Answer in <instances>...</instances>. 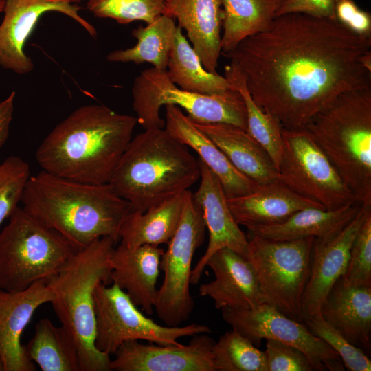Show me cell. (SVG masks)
Returning <instances> with one entry per match:
<instances>
[{
    "instance_id": "cell-39",
    "label": "cell",
    "mask_w": 371,
    "mask_h": 371,
    "mask_svg": "<svg viewBox=\"0 0 371 371\" xmlns=\"http://www.w3.org/2000/svg\"><path fill=\"white\" fill-rule=\"evenodd\" d=\"M336 20L353 33L371 37V16L360 9L353 0H336Z\"/></svg>"
},
{
    "instance_id": "cell-1",
    "label": "cell",
    "mask_w": 371,
    "mask_h": 371,
    "mask_svg": "<svg viewBox=\"0 0 371 371\" xmlns=\"http://www.w3.org/2000/svg\"><path fill=\"white\" fill-rule=\"evenodd\" d=\"M223 56L241 71L254 102L285 129H304L344 92L371 89V37L335 19L276 16Z\"/></svg>"
},
{
    "instance_id": "cell-31",
    "label": "cell",
    "mask_w": 371,
    "mask_h": 371,
    "mask_svg": "<svg viewBox=\"0 0 371 371\" xmlns=\"http://www.w3.org/2000/svg\"><path fill=\"white\" fill-rule=\"evenodd\" d=\"M223 10L221 55L245 38L266 28L276 17L281 0H221Z\"/></svg>"
},
{
    "instance_id": "cell-37",
    "label": "cell",
    "mask_w": 371,
    "mask_h": 371,
    "mask_svg": "<svg viewBox=\"0 0 371 371\" xmlns=\"http://www.w3.org/2000/svg\"><path fill=\"white\" fill-rule=\"evenodd\" d=\"M343 283L352 286H371V214L359 228L350 247Z\"/></svg>"
},
{
    "instance_id": "cell-23",
    "label": "cell",
    "mask_w": 371,
    "mask_h": 371,
    "mask_svg": "<svg viewBox=\"0 0 371 371\" xmlns=\"http://www.w3.org/2000/svg\"><path fill=\"white\" fill-rule=\"evenodd\" d=\"M227 203L236 222L246 228L280 223L306 207L324 209L279 181L258 185L249 194L227 198Z\"/></svg>"
},
{
    "instance_id": "cell-5",
    "label": "cell",
    "mask_w": 371,
    "mask_h": 371,
    "mask_svg": "<svg viewBox=\"0 0 371 371\" xmlns=\"http://www.w3.org/2000/svg\"><path fill=\"white\" fill-rule=\"evenodd\" d=\"M117 241L99 238L77 251L58 273L47 280L56 315L74 339L80 371H111L110 355L95 346L94 293L111 282L110 258Z\"/></svg>"
},
{
    "instance_id": "cell-10",
    "label": "cell",
    "mask_w": 371,
    "mask_h": 371,
    "mask_svg": "<svg viewBox=\"0 0 371 371\" xmlns=\"http://www.w3.org/2000/svg\"><path fill=\"white\" fill-rule=\"evenodd\" d=\"M95 346L114 354L125 341L145 340L159 345H177L178 339L211 333L203 324L169 326L158 324L141 312L127 293L115 284H100L94 293Z\"/></svg>"
},
{
    "instance_id": "cell-9",
    "label": "cell",
    "mask_w": 371,
    "mask_h": 371,
    "mask_svg": "<svg viewBox=\"0 0 371 371\" xmlns=\"http://www.w3.org/2000/svg\"><path fill=\"white\" fill-rule=\"evenodd\" d=\"M248 260L259 282L263 302L302 322L315 237L274 241L248 232Z\"/></svg>"
},
{
    "instance_id": "cell-32",
    "label": "cell",
    "mask_w": 371,
    "mask_h": 371,
    "mask_svg": "<svg viewBox=\"0 0 371 371\" xmlns=\"http://www.w3.org/2000/svg\"><path fill=\"white\" fill-rule=\"evenodd\" d=\"M224 76L243 97L247 113V131L267 153L278 170L283 152L281 124L254 102L243 73L234 63L231 61L225 67Z\"/></svg>"
},
{
    "instance_id": "cell-38",
    "label": "cell",
    "mask_w": 371,
    "mask_h": 371,
    "mask_svg": "<svg viewBox=\"0 0 371 371\" xmlns=\"http://www.w3.org/2000/svg\"><path fill=\"white\" fill-rule=\"evenodd\" d=\"M268 371H313L308 356L300 349L273 339H267L264 351Z\"/></svg>"
},
{
    "instance_id": "cell-22",
    "label": "cell",
    "mask_w": 371,
    "mask_h": 371,
    "mask_svg": "<svg viewBox=\"0 0 371 371\" xmlns=\"http://www.w3.org/2000/svg\"><path fill=\"white\" fill-rule=\"evenodd\" d=\"M165 129L177 140L192 148L218 179L226 198L243 196L258 184L239 172L216 144L181 109L166 105Z\"/></svg>"
},
{
    "instance_id": "cell-41",
    "label": "cell",
    "mask_w": 371,
    "mask_h": 371,
    "mask_svg": "<svg viewBox=\"0 0 371 371\" xmlns=\"http://www.w3.org/2000/svg\"><path fill=\"white\" fill-rule=\"evenodd\" d=\"M16 92L12 91L0 102V148L6 142L14 110Z\"/></svg>"
},
{
    "instance_id": "cell-6",
    "label": "cell",
    "mask_w": 371,
    "mask_h": 371,
    "mask_svg": "<svg viewBox=\"0 0 371 371\" xmlns=\"http://www.w3.org/2000/svg\"><path fill=\"white\" fill-rule=\"evenodd\" d=\"M304 129L356 202L371 205V89L340 94Z\"/></svg>"
},
{
    "instance_id": "cell-30",
    "label": "cell",
    "mask_w": 371,
    "mask_h": 371,
    "mask_svg": "<svg viewBox=\"0 0 371 371\" xmlns=\"http://www.w3.org/2000/svg\"><path fill=\"white\" fill-rule=\"evenodd\" d=\"M29 359L43 371H80L76 342L63 326L43 318L25 346Z\"/></svg>"
},
{
    "instance_id": "cell-27",
    "label": "cell",
    "mask_w": 371,
    "mask_h": 371,
    "mask_svg": "<svg viewBox=\"0 0 371 371\" xmlns=\"http://www.w3.org/2000/svg\"><path fill=\"white\" fill-rule=\"evenodd\" d=\"M360 205L354 203L336 210L306 207L297 211L280 223L247 229L251 234L274 241L315 238L346 224L356 215Z\"/></svg>"
},
{
    "instance_id": "cell-15",
    "label": "cell",
    "mask_w": 371,
    "mask_h": 371,
    "mask_svg": "<svg viewBox=\"0 0 371 371\" xmlns=\"http://www.w3.org/2000/svg\"><path fill=\"white\" fill-rule=\"evenodd\" d=\"M79 10L77 5L70 3L5 0L4 17L0 24V66L21 75L33 70V62L25 52V43L39 19L49 12L67 15L95 38V28L79 14Z\"/></svg>"
},
{
    "instance_id": "cell-40",
    "label": "cell",
    "mask_w": 371,
    "mask_h": 371,
    "mask_svg": "<svg viewBox=\"0 0 371 371\" xmlns=\"http://www.w3.org/2000/svg\"><path fill=\"white\" fill-rule=\"evenodd\" d=\"M336 0H281L276 16L289 13H303L335 19Z\"/></svg>"
},
{
    "instance_id": "cell-3",
    "label": "cell",
    "mask_w": 371,
    "mask_h": 371,
    "mask_svg": "<svg viewBox=\"0 0 371 371\" xmlns=\"http://www.w3.org/2000/svg\"><path fill=\"white\" fill-rule=\"evenodd\" d=\"M21 203L24 210L58 232L76 251L104 236L117 242L124 219L134 210L109 183L80 182L45 170L30 177Z\"/></svg>"
},
{
    "instance_id": "cell-16",
    "label": "cell",
    "mask_w": 371,
    "mask_h": 371,
    "mask_svg": "<svg viewBox=\"0 0 371 371\" xmlns=\"http://www.w3.org/2000/svg\"><path fill=\"white\" fill-rule=\"evenodd\" d=\"M206 333L192 336L188 345L124 342L114 353L111 369L115 371H216L212 347Z\"/></svg>"
},
{
    "instance_id": "cell-2",
    "label": "cell",
    "mask_w": 371,
    "mask_h": 371,
    "mask_svg": "<svg viewBox=\"0 0 371 371\" xmlns=\"http://www.w3.org/2000/svg\"><path fill=\"white\" fill-rule=\"evenodd\" d=\"M137 124L136 117L103 104L80 106L46 136L36 159L43 170L54 175L109 183Z\"/></svg>"
},
{
    "instance_id": "cell-13",
    "label": "cell",
    "mask_w": 371,
    "mask_h": 371,
    "mask_svg": "<svg viewBox=\"0 0 371 371\" xmlns=\"http://www.w3.org/2000/svg\"><path fill=\"white\" fill-rule=\"evenodd\" d=\"M223 319L257 347L265 339L277 340L304 352L315 370L344 371L339 355L324 341L313 335L300 322L263 303L250 309H221Z\"/></svg>"
},
{
    "instance_id": "cell-25",
    "label": "cell",
    "mask_w": 371,
    "mask_h": 371,
    "mask_svg": "<svg viewBox=\"0 0 371 371\" xmlns=\"http://www.w3.org/2000/svg\"><path fill=\"white\" fill-rule=\"evenodd\" d=\"M192 122L216 144L239 172L256 184L278 181V172L271 157L247 131L226 123Z\"/></svg>"
},
{
    "instance_id": "cell-20",
    "label": "cell",
    "mask_w": 371,
    "mask_h": 371,
    "mask_svg": "<svg viewBox=\"0 0 371 371\" xmlns=\"http://www.w3.org/2000/svg\"><path fill=\"white\" fill-rule=\"evenodd\" d=\"M162 14L177 21V26L186 30L204 68L218 74L223 20L222 1L165 0Z\"/></svg>"
},
{
    "instance_id": "cell-43",
    "label": "cell",
    "mask_w": 371,
    "mask_h": 371,
    "mask_svg": "<svg viewBox=\"0 0 371 371\" xmlns=\"http://www.w3.org/2000/svg\"><path fill=\"white\" fill-rule=\"evenodd\" d=\"M5 5V0H0V13L3 12Z\"/></svg>"
},
{
    "instance_id": "cell-42",
    "label": "cell",
    "mask_w": 371,
    "mask_h": 371,
    "mask_svg": "<svg viewBox=\"0 0 371 371\" xmlns=\"http://www.w3.org/2000/svg\"><path fill=\"white\" fill-rule=\"evenodd\" d=\"M41 1L45 2H49V3H78L81 0H38Z\"/></svg>"
},
{
    "instance_id": "cell-44",
    "label": "cell",
    "mask_w": 371,
    "mask_h": 371,
    "mask_svg": "<svg viewBox=\"0 0 371 371\" xmlns=\"http://www.w3.org/2000/svg\"><path fill=\"white\" fill-rule=\"evenodd\" d=\"M0 371H5L4 364L1 357H0Z\"/></svg>"
},
{
    "instance_id": "cell-29",
    "label": "cell",
    "mask_w": 371,
    "mask_h": 371,
    "mask_svg": "<svg viewBox=\"0 0 371 371\" xmlns=\"http://www.w3.org/2000/svg\"><path fill=\"white\" fill-rule=\"evenodd\" d=\"M175 20L161 14L146 26L133 29L137 43L132 47L111 52L106 59L113 63H149L159 69L166 70L173 45L176 29Z\"/></svg>"
},
{
    "instance_id": "cell-11",
    "label": "cell",
    "mask_w": 371,
    "mask_h": 371,
    "mask_svg": "<svg viewBox=\"0 0 371 371\" xmlns=\"http://www.w3.org/2000/svg\"><path fill=\"white\" fill-rule=\"evenodd\" d=\"M205 227L202 210L188 190L179 227L160 262L164 277L157 290L155 309L166 326H180L193 311L194 302L190 292L192 262L195 251L203 243Z\"/></svg>"
},
{
    "instance_id": "cell-18",
    "label": "cell",
    "mask_w": 371,
    "mask_h": 371,
    "mask_svg": "<svg viewBox=\"0 0 371 371\" xmlns=\"http://www.w3.org/2000/svg\"><path fill=\"white\" fill-rule=\"evenodd\" d=\"M52 298L47 280H38L21 291L0 289V357L5 371L36 370L21 337L35 311Z\"/></svg>"
},
{
    "instance_id": "cell-21",
    "label": "cell",
    "mask_w": 371,
    "mask_h": 371,
    "mask_svg": "<svg viewBox=\"0 0 371 371\" xmlns=\"http://www.w3.org/2000/svg\"><path fill=\"white\" fill-rule=\"evenodd\" d=\"M164 251L159 246L143 245L128 248L120 244L110 258L111 282L124 291L147 315H151L155 308Z\"/></svg>"
},
{
    "instance_id": "cell-33",
    "label": "cell",
    "mask_w": 371,
    "mask_h": 371,
    "mask_svg": "<svg viewBox=\"0 0 371 371\" xmlns=\"http://www.w3.org/2000/svg\"><path fill=\"white\" fill-rule=\"evenodd\" d=\"M212 356L216 371H268L265 352L233 328L215 341Z\"/></svg>"
},
{
    "instance_id": "cell-7",
    "label": "cell",
    "mask_w": 371,
    "mask_h": 371,
    "mask_svg": "<svg viewBox=\"0 0 371 371\" xmlns=\"http://www.w3.org/2000/svg\"><path fill=\"white\" fill-rule=\"evenodd\" d=\"M76 251L58 232L18 207L0 233V289L21 291L49 280Z\"/></svg>"
},
{
    "instance_id": "cell-19",
    "label": "cell",
    "mask_w": 371,
    "mask_h": 371,
    "mask_svg": "<svg viewBox=\"0 0 371 371\" xmlns=\"http://www.w3.org/2000/svg\"><path fill=\"white\" fill-rule=\"evenodd\" d=\"M214 280L202 284L199 295L214 301L216 309H250L263 304L258 279L250 261L225 247L207 260Z\"/></svg>"
},
{
    "instance_id": "cell-24",
    "label": "cell",
    "mask_w": 371,
    "mask_h": 371,
    "mask_svg": "<svg viewBox=\"0 0 371 371\" xmlns=\"http://www.w3.org/2000/svg\"><path fill=\"white\" fill-rule=\"evenodd\" d=\"M319 313L350 344L364 352L370 351L371 286H347L339 278L328 292Z\"/></svg>"
},
{
    "instance_id": "cell-28",
    "label": "cell",
    "mask_w": 371,
    "mask_h": 371,
    "mask_svg": "<svg viewBox=\"0 0 371 371\" xmlns=\"http://www.w3.org/2000/svg\"><path fill=\"white\" fill-rule=\"evenodd\" d=\"M166 72L170 80L183 90L205 95H222L234 87L225 76L212 74L203 66L182 29L177 27Z\"/></svg>"
},
{
    "instance_id": "cell-14",
    "label": "cell",
    "mask_w": 371,
    "mask_h": 371,
    "mask_svg": "<svg viewBox=\"0 0 371 371\" xmlns=\"http://www.w3.org/2000/svg\"><path fill=\"white\" fill-rule=\"evenodd\" d=\"M370 214L371 205L362 204L356 215L346 224L315 238L310 274L302 305V322L319 313L330 289L344 273L352 242Z\"/></svg>"
},
{
    "instance_id": "cell-12",
    "label": "cell",
    "mask_w": 371,
    "mask_h": 371,
    "mask_svg": "<svg viewBox=\"0 0 371 371\" xmlns=\"http://www.w3.org/2000/svg\"><path fill=\"white\" fill-rule=\"evenodd\" d=\"M283 152L278 179L326 210L357 203L352 192L324 153L304 128H282Z\"/></svg>"
},
{
    "instance_id": "cell-35",
    "label": "cell",
    "mask_w": 371,
    "mask_h": 371,
    "mask_svg": "<svg viewBox=\"0 0 371 371\" xmlns=\"http://www.w3.org/2000/svg\"><path fill=\"white\" fill-rule=\"evenodd\" d=\"M302 323L313 335L324 341L339 355L345 368L350 371L371 370V361L366 353L350 344L319 313Z\"/></svg>"
},
{
    "instance_id": "cell-26",
    "label": "cell",
    "mask_w": 371,
    "mask_h": 371,
    "mask_svg": "<svg viewBox=\"0 0 371 371\" xmlns=\"http://www.w3.org/2000/svg\"><path fill=\"white\" fill-rule=\"evenodd\" d=\"M188 190L144 212L135 210L124 219L119 234L120 245L134 248L143 245L168 244L181 221Z\"/></svg>"
},
{
    "instance_id": "cell-4",
    "label": "cell",
    "mask_w": 371,
    "mask_h": 371,
    "mask_svg": "<svg viewBox=\"0 0 371 371\" xmlns=\"http://www.w3.org/2000/svg\"><path fill=\"white\" fill-rule=\"evenodd\" d=\"M198 159L165 128L132 138L109 184L134 210L144 212L186 190L200 179Z\"/></svg>"
},
{
    "instance_id": "cell-36",
    "label": "cell",
    "mask_w": 371,
    "mask_h": 371,
    "mask_svg": "<svg viewBox=\"0 0 371 371\" xmlns=\"http://www.w3.org/2000/svg\"><path fill=\"white\" fill-rule=\"evenodd\" d=\"M30 176L28 164L18 156L0 164V225L19 207Z\"/></svg>"
},
{
    "instance_id": "cell-34",
    "label": "cell",
    "mask_w": 371,
    "mask_h": 371,
    "mask_svg": "<svg viewBox=\"0 0 371 371\" xmlns=\"http://www.w3.org/2000/svg\"><path fill=\"white\" fill-rule=\"evenodd\" d=\"M165 0H87V9L95 16L120 24L141 21L152 23L162 14Z\"/></svg>"
},
{
    "instance_id": "cell-17",
    "label": "cell",
    "mask_w": 371,
    "mask_h": 371,
    "mask_svg": "<svg viewBox=\"0 0 371 371\" xmlns=\"http://www.w3.org/2000/svg\"><path fill=\"white\" fill-rule=\"evenodd\" d=\"M200 184L192 194L201 207L209 242L204 254L192 270L190 282L199 283L209 258L218 249L229 248L248 259L249 244L247 236L236 222L227 203L222 186L215 174L200 159Z\"/></svg>"
},
{
    "instance_id": "cell-8",
    "label": "cell",
    "mask_w": 371,
    "mask_h": 371,
    "mask_svg": "<svg viewBox=\"0 0 371 371\" xmlns=\"http://www.w3.org/2000/svg\"><path fill=\"white\" fill-rule=\"evenodd\" d=\"M133 109L144 130L164 128L162 106L183 108L190 120L200 123H226L247 131V113L243 97L234 89L222 95H205L178 87L166 70L151 67L142 71L132 87Z\"/></svg>"
}]
</instances>
